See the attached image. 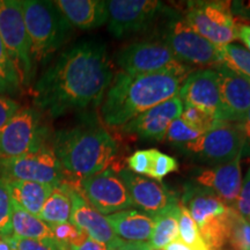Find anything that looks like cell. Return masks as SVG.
<instances>
[{
  "mask_svg": "<svg viewBox=\"0 0 250 250\" xmlns=\"http://www.w3.org/2000/svg\"><path fill=\"white\" fill-rule=\"evenodd\" d=\"M112 79L107 46L99 41H83L41 74L34 87V104L51 117L96 107Z\"/></svg>",
  "mask_w": 250,
  "mask_h": 250,
  "instance_id": "1",
  "label": "cell"
},
{
  "mask_svg": "<svg viewBox=\"0 0 250 250\" xmlns=\"http://www.w3.org/2000/svg\"><path fill=\"white\" fill-rule=\"evenodd\" d=\"M184 80L171 73L120 72L114 77L102 100L103 121L109 126H124L144 111L177 96Z\"/></svg>",
  "mask_w": 250,
  "mask_h": 250,
  "instance_id": "2",
  "label": "cell"
},
{
  "mask_svg": "<svg viewBox=\"0 0 250 250\" xmlns=\"http://www.w3.org/2000/svg\"><path fill=\"white\" fill-rule=\"evenodd\" d=\"M51 147L65 175L79 182L111 168L118 153L116 140L92 117L55 133Z\"/></svg>",
  "mask_w": 250,
  "mask_h": 250,
  "instance_id": "3",
  "label": "cell"
},
{
  "mask_svg": "<svg viewBox=\"0 0 250 250\" xmlns=\"http://www.w3.org/2000/svg\"><path fill=\"white\" fill-rule=\"evenodd\" d=\"M21 2L33 62L43 64L66 43L72 24L55 1L22 0Z\"/></svg>",
  "mask_w": 250,
  "mask_h": 250,
  "instance_id": "4",
  "label": "cell"
},
{
  "mask_svg": "<svg viewBox=\"0 0 250 250\" xmlns=\"http://www.w3.org/2000/svg\"><path fill=\"white\" fill-rule=\"evenodd\" d=\"M180 203L189 211L199 233L211 250H221L228 243L234 208L213 191L199 186H188Z\"/></svg>",
  "mask_w": 250,
  "mask_h": 250,
  "instance_id": "5",
  "label": "cell"
},
{
  "mask_svg": "<svg viewBox=\"0 0 250 250\" xmlns=\"http://www.w3.org/2000/svg\"><path fill=\"white\" fill-rule=\"evenodd\" d=\"M49 129L36 108H20L0 129V160L17 158L45 147Z\"/></svg>",
  "mask_w": 250,
  "mask_h": 250,
  "instance_id": "6",
  "label": "cell"
},
{
  "mask_svg": "<svg viewBox=\"0 0 250 250\" xmlns=\"http://www.w3.org/2000/svg\"><path fill=\"white\" fill-rule=\"evenodd\" d=\"M117 64L127 74L171 73L186 78L191 67L180 62L164 42H138L122 49Z\"/></svg>",
  "mask_w": 250,
  "mask_h": 250,
  "instance_id": "7",
  "label": "cell"
},
{
  "mask_svg": "<svg viewBox=\"0 0 250 250\" xmlns=\"http://www.w3.org/2000/svg\"><path fill=\"white\" fill-rule=\"evenodd\" d=\"M183 154L204 164L217 166L234 160L243 154L246 138L239 124L221 123L196 140L176 146Z\"/></svg>",
  "mask_w": 250,
  "mask_h": 250,
  "instance_id": "8",
  "label": "cell"
},
{
  "mask_svg": "<svg viewBox=\"0 0 250 250\" xmlns=\"http://www.w3.org/2000/svg\"><path fill=\"white\" fill-rule=\"evenodd\" d=\"M0 37L22 83L28 85L33 78L34 62L21 0H0Z\"/></svg>",
  "mask_w": 250,
  "mask_h": 250,
  "instance_id": "9",
  "label": "cell"
},
{
  "mask_svg": "<svg viewBox=\"0 0 250 250\" xmlns=\"http://www.w3.org/2000/svg\"><path fill=\"white\" fill-rule=\"evenodd\" d=\"M184 20L217 46L232 44L237 40V24L230 1H192L188 4Z\"/></svg>",
  "mask_w": 250,
  "mask_h": 250,
  "instance_id": "10",
  "label": "cell"
},
{
  "mask_svg": "<svg viewBox=\"0 0 250 250\" xmlns=\"http://www.w3.org/2000/svg\"><path fill=\"white\" fill-rule=\"evenodd\" d=\"M0 179L58 186L66 181V175L51 146H45L40 151L0 160Z\"/></svg>",
  "mask_w": 250,
  "mask_h": 250,
  "instance_id": "11",
  "label": "cell"
},
{
  "mask_svg": "<svg viewBox=\"0 0 250 250\" xmlns=\"http://www.w3.org/2000/svg\"><path fill=\"white\" fill-rule=\"evenodd\" d=\"M164 43L184 64L214 67L223 64L219 46L199 35L184 19L170 21L164 34Z\"/></svg>",
  "mask_w": 250,
  "mask_h": 250,
  "instance_id": "12",
  "label": "cell"
},
{
  "mask_svg": "<svg viewBox=\"0 0 250 250\" xmlns=\"http://www.w3.org/2000/svg\"><path fill=\"white\" fill-rule=\"evenodd\" d=\"M107 6L108 29L117 39L148 29L156 19L170 12L158 0H111Z\"/></svg>",
  "mask_w": 250,
  "mask_h": 250,
  "instance_id": "13",
  "label": "cell"
},
{
  "mask_svg": "<svg viewBox=\"0 0 250 250\" xmlns=\"http://www.w3.org/2000/svg\"><path fill=\"white\" fill-rule=\"evenodd\" d=\"M77 187L86 201L105 217L133 206L126 187L112 167L85 177Z\"/></svg>",
  "mask_w": 250,
  "mask_h": 250,
  "instance_id": "14",
  "label": "cell"
},
{
  "mask_svg": "<svg viewBox=\"0 0 250 250\" xmlns=\"http://www.w3.org/2000/svg\"><path fill=\"white\" fill-rule=\"evenodd\" d=\"M177 96L183 107L197 108L224 122L218 74L214 68L191 72L183 81Z\"/></svg>",
  "mask_w": 250,
  "mask_h": 250,
  "instance_id": "15",
  "label": "cell"
},
{
  "mask_svg": "<svg viewBox=\"0 0 250 250\" xmlns=\"http://www.w3.org/2000/svg\"><path fill=\"white\" fill-rule=\"evenodd\" d=\"M118 175L130 193L133 206L152 218L180 202L176 195L160 181L147 179L124 168L118 171Z\"/></svg>",
  "mask_w": 250,
  "mask_h": 250,
  "instance_id": "16",
  "label": "cell"
},
{
  "mask_svg": "<svg viewBox=\"0 0 250 250\" xmlns=\"http://www.w3.org/2000/svg\"><path fill=\"white\" fill-rule=\"evenodd\" d=\"M182 112V101L174 96L138 115L122 126V132L144 140H162L171 122L181 117Z\"/></svg>",
  "mask_w": 250,
  "mask_h": 250,
  "instance_id": "17",
  "label": "cell"
},
{
  "mask_svg": "<svg viewBox=\"0 0 250 250\" xmlns=\"http://www.w3.org/2000/svg\"><path fill=\"white\" fill-rule=\"evenodd\" d=\"M242 155H237L227 164L199 168L193 173V182L213 191L221 201L233 208L242 186Z\"/></svg>",
  "mask_w": 250,
  "mask_h": 250,
  "instance_id": "18",
  "label": "cell"
},
{
  "mask_svg": "<svg viewBox=\"0 0 250 250\" xmlns=\"http://www.w3.org/2000/svg\"><path fill=\"white\" fill-rule=\"evenodd\" d=\"M214 70L218 74L223 121L241 123L250 108V83L224 64L215 66Z\"/></svg>",
  "mask_w": 250,
  "mask_h": 250,
  "instance_id": "19",
  "label": "cell"
},
{
  "mask_svg": "<svg viewBox=\"0 0 250 250\" xmlns=\"http://www.w3.org/2000/svg\"><path fill=\"white\" fill-rule=\"evenodd\" d=\"M71 196V217L70 223L78 229L85 233L87 237L101 245L108 246L117 239L116 234L109 225L105 215L98 212L86 198L81 195L80 190L74 183L70 182Z\"/></svg>",
  "mask_w": 250,
  "mask_h": 250,
  "instance_id": "20",
  "label": "cell"
},
{
  "mask_svg": "<svg viewBox=\"0 0 250 250\" xmlns=\"http://www.w3.org/2000/svg\"><path fill=\"white\" fill-rule=\"evenodd\" d=\"M57 7L72 26L93 29L108 22L107 1L102 0H57Z\"/></svg>",
  "mask_w": 250,
  "mask_h": 250,
  "instance_id": "21",
  "label": "cell"
},
{
  "mask_svg": "<svg viewBox=\"0 0 250 250\" xmlns=\"http://www.w3.org/2000/svg\"><path fill=\"white\" fill-rule=\"evenodd\" d=\"M105 218L116 236L122 240L131 242H148L151 239L154 220L145 212L125 210L107 215Z\"/></svg>",
  "mask_w": 250,
  "mask_h": 250,
  "instance_id": "22",
  "label": "cell"
},
{
  "mask_svg": "<svg viewBox=\"0 0 250 250\" xmlns=\"http://www.w3.org/2000/svg\"><path fill=\"white\" fill-rule=\"evenodd\" d=\"M4 181V180H2ZM12 201L29 213L39 217L41 210L56 186L27 181H4Z\"/></svg>",
  "mask_w": 250,
  "mask_h": 250,
  "instance_id": "23",
  "label": "cell"
},
{
  "mask_svg": "<svg viewBox=\"0 0 250 250\" xmlns=\"http://www.w3.org/2000/svg\"><path fill=\"white\" fill-rule=\"evenodd\" d=\"M71 217L70 182L65 181L52 189L41 210L39 218L49 226L65 224Z\"/></svg>",
  "mask_w": 250,
  "mask_h": 250,
  "instance_id": "24",
  "label": "cell"
},
{
  "mask_svg": "<svg viewBox=\"0 0 250 250\" xmlns=\"http://www.w3.org/2000/svg\"><path fill=\"white\" fill-rule=\"evenodd\" d=\"M12 235L21 239H55L51 227L12 201Z\"/></svg>",
  "mask_w": 250,
  "mask_h": 250,
  "instance_id": "25",
  "label": "cell"
},
{
  "mask_svg": "<svg viewBox=\"0 0 250 250\" xmlns=\"http://www.w3.org/2000/svg\"><path fill=\"white\" fill-rule=\"evenodd\" d=\"M179 219L180 202L168 206L153 217L154 228L148 241L152 249H165L169 243L179 239Z\"/></svg>",
  "mask_w": 250,
  "mask_h": 250,
  "instance_id": "26",
  "label": "cell"
},
{
  "mask_svg": "<svg viewBox=\"0 0 250 250\" xmlns=\"http://www.w3.org/2000/svg\"><path fill=\"white\" fill-rule=\"evenodd\" d=\"M20 73L12 62L0 37V95H15L22 87Z\"/></svg>",
  "mask_w": 250,
  "mask_h": 250,
  "instance_id": "27",
  "label": "cell"
},
{
  "mask_svg": "<svg viewBox=\"0 0 250 250\" xmlns=\"http://www.w3.org/2000/svg\"><path fill=\"white\" fill-rule=\"evenodd\" d=\"M223 64L250 83V52L237 44L219 46Z\"/></svg>",
  "mask_w": 250,
  "mask_h": 250,
  "instance_id": "28",
  "label": "cell"
},
{
  "mask_svg": "<svg viewBox=\"0 0 250 250\" xmlns=\"http://www.w3.org/2000/svg\"><path fill=\"white\" fill-rule=\"evenodd\" d=\"M179 239L186 245L198 250H211L204 242L199 233L198 227L193 220L187 208L180 203V219H179Z\"/></svg>",
  "mask_w": 250,
  "mask_h": 250,
  "instance_id": "29",
  "label": "cell"
},
{
  "mask_svg": "<svg viewBox=\"0 0 250 250\" xmlns=\"http://www.w3.org/2000/svg\"><path fill=\"white\" fill-rule=\"evenodd\" d=\"M228 243L234 250H250V221L234 210Z\"/></svg>",
  "mask_w": 250,
  "mask_h": 250,
  "instance_id": "30",
  "label": "cell"
},
{
  "mask_svg": "<svg viewBox=\"0 0 250 250\" xmlns=\"http://www.w3.org/2000/svg\"><path fill=\"white\" fill-rule=\"evenodd\" d=\"M181 118L189 126H191L192 129L199 131L202 133L213 130L218 125L225 123V122L217 120L212 115H208L204 111L199 110V109L192 107H183V112L181 115Z\"/></svg>",
  "mask_w": 250,
  "mask_h": 250,
  "instance_id": "31",
  "label": "cell"
},
{
  "mask_svg": "<svg viewBox=\"0 0 250 250\" xmlns=\"http://www.w3.org/2000/svg\"><path fill=\"white\" fill-rule=\"evenodd\" d=\"M202 134V132L192 129V127L189 126L182 118L179 117L171 122L165 138L169 143L173 144V145L180 146L183 145V144L192 142V140H196L198 137H201Z\"/></svg>",
  "mask_w": 250,
  "mask_h": 250,
  "instance_id": "32",
  "label": "cell"
},
{
  "mask_svg": "<svg viewBox=\"0 0 250 250\" xmlns=\"http://www.w3.org/2000/svg\"><path fill=\"white\" fill-rule=\"evenodd\" d=\"M177 169H179V164H177L176 159L153 148L151 170H149L147 177L161 182L165 176Z\"/></svg>",
  "mask_w": 250,
  "mask_h": 250,
  "instance_id": "33",
  "label": "cell"
},
{
  "mask_svg": "<svg viewBox=\"0 0 250 250\" xmlns=\"http://www.w3.org/2000/svg\"><path fill=\"white\" fill-rule=\"evenodd\" d=\"M54 233L55 240L58 243L64 247V248H68V247L79 245V243L83 242L87 239V235L85 233L81 232L80 229L72 225L70 221L65 224L55 225V226H50Z\"/></svg>",
  "mask_w": 250,
  "mask_h": 250,
  "instance_id": "34",
  "label": "cell"
},
{
  "mask_svg": "<svg viewBox=\"0 0 250 250\" xmlns=\"http://www.w3.org/2000/svg\"><path fill=\"white\" fill-rule=\"evenodd\" d=\"M12 235V198L7 187L0 179V236Z\"/></svg>",
  "mask_w": 250,
  "mask_h": 250,
  "instance_id": "35",
  "label": "cell"
},
{
  "mask_svg": "<svg viewBox=\"0 0 250 250\" xmlns=\"http://www.w3.org/2000/svg\"><path fill=\"white\" fill-rule=\"evenodd\" d=\"M14 250H67L55 239H21L11 236Z\"/></svg>",
  "mask_w": 250,
  "mask_h": 250,
  "instance_id": "36",
  "label": "cell"
},
{
  "mask_svg": "<svg viewBox=\"0 0 250 250\" xmlns=\"http://www.w3.org/2000/svg\"><path fill=\"white\" fill-rule=\"evenodd\" d=\"M152 152L151 149H142V151H136L132 155L127 158V166L129 170L134 174L145 175L148 176L149 170H151L152 165Z\"/></svg>",
  "mask_w": 250,
  "mask_h": 250,
  "instance_id": "37",
  "label": "cell"
},
{
  "mask_svg": "<svg viewBox=\"0 0 250 250\" xmlns=\"http://www.w3.org/2000/svg\"><path fill=\"white\" fill-rule=\"evenodd\" d=\"M233 208L246 219L250 218V167L247 171L246 177L242 180L241 190Z\"/></svg>",
  "mask_w": 250,
  "mask_h": 250,
  "instance_id": "38",
  "label": "cell"
},
{
  "mask_svg": "<svg viewBox=\"0 0 250 250\" xmlns=\"http://www.w3.org/2000/svg\"><path fill=\"white\" fill-rule=\"evenodd\" d=\"M20 104L14 99L0 95V129L7 124V122L20 110Z\"/></svg>",
  "mask_w": 250,
  "mask_h": 250,
  "instance_id": "39",
  "label": "cell"
},
{
  "mask_svg": "<svg viewBox=\"0 0 250 250\" xmlns=\"http://www.w3.org/2000/svg\"><path fill=\"white\" fill-rule=\"evenodd\" d=\"M105 250H152V248L148 242H131L117 237L109 243Z\"/></svg>",
  "mask_w": 250,
  "mask_h": 250,
  "instance_id": "40",
  "label": "cell"
},
{
  "mask_svg": "<svg viewBox=\"0 0 250 250\" xmlns=\"http://www.w3.org/2000/svg\"><path fill=\"white\" fill-rule=\"evenodd\" d=\"M233 15L250 20V1H230Z\"/></svg>",
  "mask_w": 250,
  "mask_h": 250,
  "instance_id": "41",
  "label": "cell"
},
{
  "mask_svg": "<svg viewBox=\"0 0 250 250\" xmlns=\"http://www.w3.org/2000/svg\"><path fill=\"white\" fill-rule=\"evenodd\" d=\"M105 248H107V246L101 245V243L96 241H93V240L87 237L85 241L79 243V245L68 247L67 250H105Z\"/></svg>",
  "mask_w": 250,
  "mask_h": 250,
  "instance_id": "42",
  "label": "cell"
},
{
  "mask_svg": "<svg viewBox=\"0 0 250 250\" xmlns=\"http://www.w3.org/2000/svg\"><path fill=\"white\" fill-rule=\"evenodd\" d=\"M237 40L242 41L246 49L250 52V24H239L237 27Z\"/></svg>",
  "mask_w": 250,
  "mask_h": 250,
  "instance_id": "43",
  "label": "cell"
},
{
  "mask_svg": "<svg viewBox=\"0 0 250 250\" xmlns=\"http://www.w3.org/2000/svg\"><path fill=\"white\" fill-rule=\"evenodd\" d=\"M239 126H240V129H241L243 136H245V138H246V147L248 146V147L250 148V108L248 109V111H247L243 121L241 122V123H239Z\"/></svg>",
  "mask_w": 250,
  "mask_h": 250,
  "instance_id": "44",
  "label": "cell"
},
{
  "mask_svg": "<svg viewBox=\"0 0 250 250\" xmlns=\"http://www.w3.org/2000/svg\"><path fill=\"white\" fill-rule=\"evenodd\" d=\"M164 250H198V249L192 248V247L188 246L184 242L181 241L180 239H177L171 243H169V245L166 247Z\"/></svg>",
  "mask_w": 250,
  "mask_h": 250,
  "instance_id": "45",
  "label": "cell"
},
{
  "mask_svg": "<svg viewBox=\"0 0 250 250\" xmlns=\"http://www.w3.org/2000/svg\"><path fill=\"white\" fill-rule=\"evenodd\" d=\"M11 236H0V250H14Z\"/></svg>",
  "mask_w": 250,
  "mask_h": 250,
  "instance_id": "46",
  "label": "cell"
},
{
  "mask_svg": "<svg viewBox=\"0 0 250 250\" xmlns=\"http://www.w3.org/2000/svg\"><path fill=\"white\" fill-rule=\"evenodd\" d=\"M152 250H164V249H152Z\"/></svg>",
  "mask_w": 250,
  "mask_h": 250,
  "instance_id": "47",
  "label": "cell"
},
{
  "mask_svg": "<svg viewBox=\"0 0 250 250\" xmlns=\"http://www.w3.org/2000/svg\"><path fill=\"white\" fill-rule=\"evenodd\" d=\"M248 220H249V221H250V218H249V219H248Z\"/></svg>",
  "mask_w": 250,
  "mask_h": 250,
  "instance_id": "48",
  "label": "cell"
}]
</instances>
